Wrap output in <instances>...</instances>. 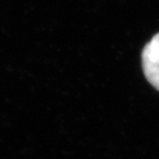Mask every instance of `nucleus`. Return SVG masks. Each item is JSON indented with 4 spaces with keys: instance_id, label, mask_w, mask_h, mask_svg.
Returning <instances> with one entry per match:
<instances>
[{
    "instance_id": "obj_1",
    "label": "nucleus",
    "mask_w": 159,
    "mask_h": 159,
    "mask_svg": "<svg viewBox=\"0 0 159 159\" xmlns=\"http://www.w3.org/2000/svg\"><path fill=\"white\" fill-rule=\"evenodd\" d=\"M142 67L147 81L159 91V33L152 37L143 50Z\"/></svg>"
}]
</instances>
